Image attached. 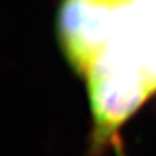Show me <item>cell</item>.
I'll use <instances>...</instances> for the list:
<instances>
[{
    "label": "cell",
    "instance_id": "1",
    "mask_svg": "<svg viewBox=\"0 0 156 156\" xmlns=\"http://www.w3.org/2000/svg\"><path fill=\"white\" fill-rule=\"evenodd\" d=\"M115 5L101 0H64L58 15V37L71 69L80 77L109 40Z\"/></svg>",
    "mask_w": 156,
    "mask_h": 156
},
{
    "label": "cell",
    "instance_id": "3",
    "mask_svg": "<svg viewBox=\"0 0 156 156\" xmlns=\"http://www.w3.org/2000/svg\"><path fill=\"white\" fill-rule=\"evenodd\" d=\"M101 2H105V3H108V4H112V5H121V4H124L129 0H101Z\"/></svg>",
    "mask_w": 156,
    "mask_h": 156
},
{
    "label": "cell",
    "instance_id": "2",
    "mask_svg": "<svg viewBox=\"0 0 156 156\" xmlns=\"http://www.w3.org/2000/svg\"><path fill=\"white\" fill-rule=\"evenodd\" d=\"M112 147H113V150H114L117 156H126V152H124V149H123V143H122V140L119 138L114 141Z\"/></svg>",
    "mask_w": 156,
    "mask_h": 156
}]
</instances>
